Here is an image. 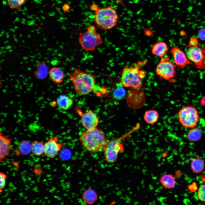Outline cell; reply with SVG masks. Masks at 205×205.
I'll use <instances>...</instances> for the list:
<instances>
[{"label": "cell", "instance_id": "obj_26", "mask_svg": "<svg viewBox=\"0 0 205 205\" xmlns=\"http://www.w3.org/2000/svg\"><path fill=\"white\" fill-rule=\"evenodd\" d=\"M202 136V132L199 128L196 127L191 128L187 134V139L191 142H196L199 140Z\"/></svg>", "mask_w": 205, "mask_h": 205}, {"label": "cell", "instance_id": "obj_14", "mask_svg": "<svg viewBox=\"0 0 205 205\" xmlns=\"http://www.w3.org/2000/svg\"><path fill=\"white\" fill-rule=\"evenodd\" d=\"M9 136H4L0 133V162L4 160L10 155L14 148L11 146V140L9 138Z\"/></svg>", "mask_w": 205, "mask_h": 205}, {"label": "cell", "instance_id": "obj_11", "mask_svg": "<svg viewBox=\"0 0 205 205\" xmlns=\"http://www.w3.org/2000/svg\"><path fill=\"white\" fill-rule=\"evenodd\" d=\"M58 140L57 137H52L44 143V154L46 156L53 159L58 155L63 146L58 142Z\"/></svg>", "mask_w": 205, "mask_h": 205}, {"label": "cell", "instance_id": "obj_3", "mask_svg": "<svg viewBox=\"0 0 205 205\" xmlns=\"http://www.w3.org/2000/svg\"><path fill=\"white\" fill-rule=\"evenodd\" d=\"M142 63L139 62L137 65L125 66L123 69L119 82L124 87L134 89L141 87L146 74L145 71L140 69Z\"/></svg>", "mask_w": 205, "mask_h": 205}, {"label": "cell", "instance_id": "obj_30", "mask_svg": "<svg viewBox=\"0 0 205 205\" xmlns=\"http://www.w3.org/2000/svg\"><path fill=\"white\" fill-rule=\"evenodd\" d=\"M198 35L200 39L202 40L205 41V29L202 28L199 30Z\"/></svg>", "mask_w": 205, "mask_h": 205}, {"label": "cell", "instance_id": "obj_32", "mask_svg": "<svg viewBox=\"0 0 205 205\" xmlns=\"http://www.w3.org/2000/svg\"><path fill=\"white\" fill-rule=\"evenodd\" d=\"M70 8L69 5L67 4H65L63 5L62 7V9L64 13L68 12Z\"/></svg>", "mask_w": 205, "mask_h": 205}, {"label": "cell", "instance_id": "obj_20", "mask_svg": "<svg viewBox=\"0 0 205 205\" xmlns=\"http://www.w3.org/2000/svg\"><path fill=\"white\" fill-rule=\"evenodd\" d=\"M123 85L120 82L115 84L112 91V96L116 100H121L127 96L126 91Z\"/></svg>", "mask_w": 205, "mask_h": 205}, {"label": "cell", "instance_id": "obj_19", "mask_svg": "<svg viewBox=\"0 0 205 205\" xmlns=\"http://www.w3.org/2000/svg\"><path fill=\"white\" fill-rule=\"evenodd\" d=\"M31 143L27 140L22 141L17 146L16 155L18 156L20 155H28L31 152Z\"/></svg>", "mask_w": 205, "mask_h": 205}, {"label": "cell", "instance_id": "obj_7", "mask_svg": "<svg viewBox=\"0 0 205 205\" xmlns=\"http://www.w3.org/2000/svg\"><path fill=\"white\" fill-rule=\"evenodd\" d=\"M178 118L183 127L191 129L197 126L199 121V116L196 108L191 106H186L179 110Z\"/></svg>", "mask_w": 205, "mask_h": 205}, {"label": "cell", "instance_id": "obj_21", "mask_svg": "<svg viewBox=\"0 0 205 205\" xmlns=\"http://www.w3.org/2000/svg\"><path fill=\"white\" fill-rule=\"evenodd\" d=\"M205 164L204 160L199 157L193 159L190 163V167L192 171L196 174L201 173L204 170Z\"/></svg>", "mask_w": 205, "mask_h": 205}, {"label": "cell", "instance_id": "obj_27", "mask_svg": "<svg viewBox=\"0 0 205 205\" xmlns=\"http://www.w3.org/2000/svg\"><path fill=\"white\" fill-rule=\"evenodd\" d=\"M11 8L20 9L27 0H4Z\"/></svg>", "mask_w": 205, "mask_h": 205}, {"label": "cell", "instance_id": "obj_9", "mask_svg": "<svg viewBox=\"0 0 205 205\" xmlns=\"http://www.w3.org/2000/svg\"><path fill=\"white\" fill-rule=\"evenodd\" d=\"M186 56L190 61L193 62L197 69H205V48L200 47L198 44L187 45Z\"/></svg>", "mask_w": 205, "mask_h": 205}, {"label": "cell", "instance_id": "obj_15", "mask_svg": "<svg viewBox=\"0 0 205 205\" xmlns=\"http://www.w3.org/2000/svg\"><path fill=\"white\" fill-rule=\"evenodd\" d=\"M48 74L52 80L58 84L60 85L63 81L64 78V73L59 67H52L49 71Z\"/></svg>", "mask_w": 205, "mask_h": 205}, {"label": "cell", "instance_id": "obj_24", "mask_svg": "<svg viewBox=\"0 0 205 205\" xmlns=\"http://www.w3.org/2000/svg\"><path fill=\"white\" fill-rule=\"evenodd\" d=\"M48 73L47 65L45 63L41 62L38 65L34 73L37 78L42 79L47 76Z\"/></svg>", "mask_w": 205, "mask_h": 205}, {"label": "cell", "instance_id": "obj_25", "mask_svg": "<svg viewBox=\"0 0 205 205\" xmlns=\"http://www.w3.org/2000/svg\"><path fill=\"white\" fill-rule=\"evenodd\" d=\"M31 151L36 156H40L44 153V143L40 142L34 141L31 143Z\"/></svg>", "mask_w": 205, "mask_h": 205}, {"label": "cell", "instance_id": "obj_29", "mask_svg": "<svg viewBox=\"0 0 205 205\" xmlns=\"http://www.w3.org/2000/svg\"><path fill=\"white\" fill-rule=\"evenodd\" d=\"M7 175L3 172L0 173V192H2L5 187Z\"/></svg>", "mask_w": 205, "mask_h": 205}, {"label": "cell", "instance_id": "obj_33", "mask_svg": "<svg viewBox=\"0 0 205 205\" xmlns=\"http://www.w3.org/2000/svg\"><path fill=\"white\" fill-rule=\"evenodd\" d=\"M200 103L202 105L205 106V95L202 98L200 101Z\"/></svg>", "mask_w": 205, "mask_h": 205}, {"label": "cell", "instance_id": "obj_18", "mask_svg": "<svg viewBox=\"0 0 205 205\" xmlns=\"http://www.w3.org/2000/svg\"><path fill=\"white\" fill-rule=\"evenodd\" d=\"M160 181L162 186L165 189H171L176 185L175 177L171 174H165L160 177Z\"/></svg>", "mask_w": 205, "mask_h": 205}, {"label": "cell", "instance_id": "obj_5", "mask_svg": "<svg viewBox=\"0 0 205 205\" xmlns=\"http://www.w3.org/2000/svg\"><path fill=\"white\" fill-rule=\"evenodd\" d=\"M78 42L81 48L85 51L92 52L103 43V39L98 32L95 25H88L86 30L80 34L78 38Z\"/></svg>", "mask_w": 205, "mask_h": 205}, {"label": "cell", "instance_id": "obj_6", "mask_svg": "<svg viewBox=\"0 0 205 205\" xmlns=\"http://www.w3.org/2000/svg\"><path fill=\"white\" fill-rule=\"evenodd\" d=\"M133 131L126 133L120 137L112 139L108 141L103 151L104 160L109 163H113L117 160L119 153L124 151L123 140L131 134Z\"/></svg>", "mask_w": 205, "mask_h": 205}, {"label": "cell", "instance_id": "obj_12", "mask_svg": "<svg viewBox=\"0 0 205 205\" xmlns=\"http://www.w3.org/2000/svg\"><path fill=\"white\" fill-rule=\"evenodd\" d=\"M171 53L175 65L179 67L183 68L187 65H193L184 52L178 47H173Z\"/></svg>", "mask_w": 205, "mask_h": 205}, {"label": "cell", "instance_id": "obj_17", "mask_svg": "<svg viewBox=\"0 0 205 205\" xmlns=\"http://www.w3.org/2000/svg\"><path fill=\"white\" fill-rule=\"evenodd\" d=\"M168 50L167 44L164 42H160L155 44L151 49L152 54L162 58Z\"/></svg>", "mask_w": 205, "mask_h": 205}, {"label": "cell", "instance_id": "obj_16", "mask_svg": "<svg viewBox=\"0 0 205 205\" xmlns=\"http://www.w3.org/2000/svg\"><path fill=\"white\" fill-rule=\"evenodd\" d=\"M73 102V99L69 95H60L58 98L56 104L61 109L65 110L69 109Z\"/></svg>", "mask_w": 205, "mask_h": 205}, {"label": "cell", "instance_id": "obj_10", "mask_svg": "<svg viewBox=\"0 0 205 205\" xmlns=\"http://www.w3.org/2000/svg\"><path fill=\"white\" fill-rule=\"evenodd\" d=\"M127 102L129 106L134 109L142 107L145 102L144 92L141 88H130L126 96Z\"/></svg>", "mask_w": 205, "mask_h": 205}, {"label": "cell", "instance_id": "obj_1", "mask_svg": "<svg viewBox=\"0 0 205 205\" xmlns=\"http://www.w3.org/2000/svg\"><path fill=\"white\" fill-rule=\"evenodd\" d=\"M79 140L84 149L92 153L103 152L108 141L103 131L97 128L82 132Z\"/></svg>", "mask_w": 205, "mask_h": 205}, {"label": "cell", "instance_id": "obj_8", "mask_svg": "<svg viewBox=\"0 0 205 205\" xmlns=\"http://www.w3.org/2000/svg\"><path fill=\"white\" fill-rule=\"evenodd\" d=\"M176 66L170 61L168 56L162 57L156 67V73L160 77L171 81L174 80L176 75Z\"/></svg>", "mask_w": 205, "mask_h": 205}, {"label": "cell", "instance_id": "obj_2", "mask_svg": "<svg viewBox=\"0 0 205 205\" xmlns=\"http://www.w3.org/2000/svg\"><path fill=\"white\" fill-rule=\"evenodd\" d=\"M69 77L75 91L80 96L86 95L92 92L96 83L93 73L78 68H75L69 73Z\"/></svg>", "mask_w": 205, "mask_h": 205}, {"label": "cell", "instance_id": "obj_4", "mask_svg": "<svg viewBox=\"0 0 205 205\" xmlns=\"http://www.w3.org/2000/svg\"><path fill=\"white\" fill-rule=\"evenodd\" d=\"M95 12L93 21L96 27L101 30H110L116 25L118 15L116 10L113 7H99Z\"/></svg>", "mask_w": 205, "mask_h": 205}, {"label": "cell", "instance_id": "obj_28", "mask_svg": "<svg viewBox=\"0 0 205 205\" xmlns=\"http://www.w3.org/2000/svg\"><path fill=\"white\" fill-rule=\"evenodd\" d=\"M197 196L200 200L205 202V184H202L199 187Z\"/></svg>", "mask_w": 205, "mask_h": 205}, {"label": "cell", "instance_id": "obj_22", "mask_svg": "<svg viewBox=\"0 0 205 205\" xmlns=\"http://www.w3.org/2000/svg\"><path fill=\"white\" fill-rule=\"evenodd\" d=\"M159 117L158 112L154 110H149L146 111L144 116L145 122L148 124L152 125L157 122Z\"/></svg>", "mask_w": 205, "mask_h": 205}, {"label": "cell", "instance_id": "obj_23", "mask_svg": "<svg viewBox=\"0 0 205 205\" xmlns=\"http://www.w3.org/2000/svg\"><path fill=\"white\" fill-rule=\"evenodd\" d=\"M82 198L86 204H91L96 201L98 198V195L94 190L88 189L84 192L82 195Z\"/></svg>", "mask_w": 205, "mask_h": 205}, {"label": "cell", "instance_id": "obj_13", "mask_svg": "<svg viewBox=\"0 0 205 205\" xmlns=\"http://www.w3.org/2000/svg\"><path fill=\"white\" fill-rule=\"evenodd\" d=\"M81 121L84 128L86 130H90L97 128L99 119L96 114L89 110L82 114Z\"/></svg>", "mask_w": 205, "mask_h": 205}, {"label": "cell", "instance_id": "obj_31", "mask_svg": "<svg viewBox=\"0 0 205 205\" xmlns=\"http://www.w3.org/2000/svg\"><path fill=\"white\" fill-rule=\"evenodd\" d=\"M99 7L96 3H94L90 5L89 9L91 11L95 12L98 9Z\"/></svg>", "mask_w": 205, "mask_h": 205}]
</instances>
